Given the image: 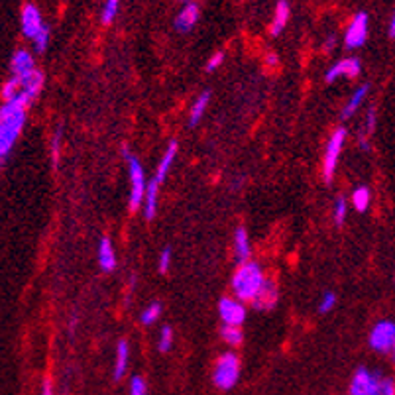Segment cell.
I'll use <instances>...</instances> for the list:
<instances>
[{
    "label": "cell",
    "instance_id": "obj_34",
    "mask_svg": "<svg viewBox=\"0 0 395 395\" xmlns=\"http://www.w3.org/2000/svg\"><path fill=\"white\" fill-rule=\"evenodd\" d=\"M334 305H336V295L333 292H326L322 295L321 303H319V311L329 313L331 309H334Z\"/></svg>",
    "mask_w": 395,
    "mask_h": 395
},
{
    "label": "cell",
    "instance_id": "obj_26",
    "mask_svg": "<svg viewBox=\"0 0 395 395\" xmlns=\"http://www.w3.org/2000/svg\"><path fill=\"white\" fill-rule=\"evenodd\" d=\"M118 8H120V0H104L103 14H101V22H103L104 26H108V24L115 22Z\"/></svg>",
    "mask_w": 395,
    "mask_h": 395
},
{
    "label": "cell",
    "instance_id": "obj_29",
    "mask_svg": "<svg viewBox=\"0 0 395 395\" xmlns=\"http://www.w3.org/2000/svg\"><path fill=\"white\" fill-rule=\"evenodd\" d=\"M171 346H173V331H171V326H164L159 333L157 348H159V352H169Z\"/></svg>",
    "mask_w": 395,
    "mask_h": 395
},
{
    "label": "cell",
    "instance_id": "obj_37",
    "mask_svg": "<svg viewBox=\"0 0 395 395\" xmlns=\"http://www.w3.org/2000/svg\"><path fill=\"white\" fill-rule=\"evenodd\" d=\"M59 146H62V130H57L52 140V157L55 166H57V161H59Z\"/></svg>",
    "mask_w": 395,
    "mask_h": 395
},
{
    "label": "cell",
    "instance_id": "obj_39",
    "mask_svg": "<svg viewBox=\"0 0 395 395\" xmlns=\"http://www.w3.org/2000/svg\"><path fill=\"white\" fill-rule=\"evenodd\" d=\"M387 34H389V38L395 40V10L392 12V18H389V26H387Z\"/></svg>",
    "mask_w": 395,
    "mask_h": 395
},
{
    "label": "cell",
    "instance_id": "obj_14",
    "mask_svg": "<svg viewBox=\"0 0 395 395\" xmlns=\"http://www.w3.org/2000/svg\"><path fill=\"white\" fill-rule=\"evenodd\" d=\"M199 22V6L197 2H189L185 4L181 12L175 16V30L179 34H187L195 28V24Z\"/></svg>",
    "mask_w": 395,
    "mask_h": 395
},
{
    "label": "cell",
    "instance_id": "obj_9",
    "mask_svg": "<svg viewBox=\"0 0 395 395\" xmlns=\"http://www.w3.org/2000/svg\"><path fill=\"white\" fill-rule=\"evenodd\" d=\"M43 20H42V14L38 10V6L36 4H24V8H22V34H24V38H28V40H36L38 38V34L43 30Z\"/></svg>",
    "mask_w": 395,
    "mask_h": 395
},
{
    "label": "cell",
    "instance_id": "obj_35",
    "mask_svg": "<svg viewBox=\"0 0 395 395\" xmlns=\"http://www.w3.org/2000/svg\"><path fill=\"white\" fill-rule=\"evenodd\" d=\"M222 62H224V53H222V52L215 53V55H210V57H208V62H207V65H205V69H207L208 73H213V71H217L220 65H222Z\"/></svg>",
    "mask_w": 395,
    "mask_h": 395
},
{
    "label": "cell",
    "instance_id": "obj_15",
    "mask_svg": "<svg viewBox=\"0 0 395 395\" xmlns=\"http://www.w3.org/2000/svg\"><path fill=\"white\" fill-rule=\"evenodd\" d=\"M232 244H234V256H236V261H238V264H246V261H250L252 248H250L248 230L244 229V227H238V229L234 230V240H232Z\"/></svg>",
    "mask_w": 395,
    "mask_h": 395
},
{
    "label": "cell",
    "instance_id": "obj_20",
    "mask_svg": "<svg viewBox=\"0 0 395 395\" xmlns=\"http://www.w3.org/2000/svg\"><path fill=\"white\" fill-rule=\"evenodd\" d=\"M368 91H370V87L368 85H362L360 89H356V93L350 96V101L348 103L344 104V108H343V118L344 120H348V118H352L356 113H358V108L364 104V101H366V96H368Z\"/></svg>",
    "mask_w": 395,
    "mask_h": 395
},
{
    "label": "cell",
    "instance_id": "obj_36",
    "mask_svg": "<svg viewBox=\"0 0 395 395\" xmlns=\"http://www.w3.org/2000/svg\"><path fill=\"white\" fill-rule=\"evenodd\" d=\"M171 256H173L171 248L161 250V254H159V271H161V273H166V271L169 270V266H171Z\"/></svg>",
    "mask_w": 395,
    "mask_h": 395
},
{
    "label": "cell",
    "instance_id": "obj_6",
    "mask_svg": "<svg viewBox=\"0 0 395 395\" xmlns=\"http://www.w3.org/2000/svg\"><path fill=\"white\" fill-rule=\"evenodd\" d=\"M370 346L375 352L387 354L394 352L395 348V322L380 321L374 324L372 333H370Z\"/></svg>",
    "mask_w": 395,
    "mask_h": 395
},
{
    "label": "cell",
    "instance_id": "obj_23",
    "mask_svg": "<svg viewBox=\"0 0 395 395\" xmlns=\"http://www.w3.org/2000/svg\"><path fill=\"white\" fill-rule=\"evenodd\" d=\"M210 103V93L205 91V93H201L197 96V101L193 104V108H191V115H189V126L193 128V126H197L201 122V118L203 115L207 113V106Z\"/></svg>",
    "mask_w": 395,
    "mask_h": 395
},
{
    "label": "cell",
    "instance_id": "obj_5",
    "mask_svg": "<svg viewBox=\"0 0 395 395\" xmlns=\"http://www.w3.org/2000/svg\"><path fill=\"white\" fill-rule=\"evenodd\" d=\"M344 140H346V130H344V128H336L333 136L329 138L326 146H324L322 175H324V181H326V183L333 181L334 171H336V166H338V157H340V152H343Z\"/></svg>",
    "mask_w": 395,
    "mask_h": 395
},
{
    "label": "cell",
    "instance_id": "obj_27",
    "mask_svg": "<svg viewBox=\"0 0 395 395\" xmlns=\"http://www.w3.org/2000/svg\"><path fill=\"white\" fill-rule=\"evenodd\" d=\"M159 315H161V305L159 303H150L146 309L142 311V315H140V322L142 324H154V322L159 319Z\"/></svg>",
    "mask_w": 395,
    "mask_h": 395
},
{
    "label": "cell",
    "instance_id": "obj_7",
    "mask_svg": "<svg viewBox=\"0 0 395 395\" xmlns=\"http://www.w3.org/2000/svg\"><path fill=\"white\" fill-rule=\"evenodd\" d=\"M368 40V14L366 12H358L354 16L348 28H346V34H344V45L348 50H358L362 48Z\"/></svg>",
    "mask_w": 395,
    "mask_h": 395
},
{
    "label": "cell",
    "instance_id": "obj_22",
    "mask_svg": "<svg viewBox=\"0 0 395 395\" xmlns=\"http://www.w3.org/2000/svg\"><path fill=\"white\" fill-rule=\"evenodd\" d=\"M128 360H130V346L126 340H120L116 346V364H115V380H122L128 370Z\"/></svg>",
    "mask_w": 395,
    "mask_h": 395
},
{
    "label": "cell",
    "instance_id": "obj_33",
    "mask_svg": "<svg viewBox=\"0 0 395 395\" xmlns=\"http://www.w3.org/2000/svg\"><path fill=\"white\" fill-rule=\"evenodd\" d=\"M130 395H148V387L144 378L140 375H134L132 382H130Z\"/></svg>",
    "mask_w": 395,
    "mask_h": 395
},
{
    "label": "cell",
    "instance_id": "obj_18",
    "mask_svg": "<svg viewBox=\"0 0 395 395\" xmlns=\"http://www.w3.org/2000/svg\"><path fill=\"white\" fill-rule=\"evenodd\" d=\"M175 157H177V142H169L166 154H164V157H161V161H159V166H157V169H156V177H154L159 185L166 181L167 173H169V169H171V166H173Z\"/></svg>",
    "mask_w": 395,
    "mask_h": 395
},
{
    "label": "cell",
    "instance_id": "obj_19",
    "mask_svg": "<svg viewBox=\"0 0 395 395\" xmlns=\"http://www.w3.org/2000/svg\"><path fill=\"white\" fill-rule=\"evenodd\" d=\"M287 20H289V2L280 0L278 6H275V14H273V20H271L270 26L271 36H280L283 28L287 26Z\"/></svg>",
    "mask_w": 395,
    "mask_h": 395
},
{
    "label": "cell",
    "instance_id": "obj_11",
    "mask_svg": "<svg viewBox=\"0 0 395 395\" xmlns=\"http://www.w3.org/2000/svg\"><path fill=\"white\" fill-rule=\"evenodd\" d=\"M380 375L360 368L356 374H354L352 382H350V395H370L375 389V385L380 384Z\"/></svg>",
    "mask_w": 395,
    "mask_h": 395
},
{
    "label": "cell",
    "instance_id": "obj_1",
    "mask_svg": "<svg viewBox=\"0 0 395 395\" xmlns=\"http://www.w3.org/2000/svg\"><path fill=\"white\" fill-rule=\"evenodd\" d=\"M30 104V96L20 91L14 99L2 104V108H0V159H2V164L8 159V154L12 152V148L20 136Z\"/></svg>",
    "mask_w": 395,
    "mask_h": 395
},
{
    "label": "cell",
    "instance_id": "obj_21",
    "mask_svg": "<svg viewBox=\"0 0 395 395\" xmlns=\"http://www.w3.org/2000/svg\"><path fill=\"white\" fill-rule=\"evenodd\" d=\"M157 197H159V183L154 179V181L148 183L146 199H144V205H142V207H144V217H146L148 220H152L156 217Z\"/></svg>",
    "mask_w": 395,
    "mask_h": 395
},
{
    "label": "cell",
    "instance_id": "obj_4",
    "mask_svg": "<svg viewBox=\"0 0 395 395\" xmlns=\"http://www.w3.org/2000/svg\"><path fill=\"white\" fill-rule=\"evenodd\" d=\"M240 378V360L234 352H224L215 364L213 382L219 389H232Z\"/></svg>",
    "mask_w": 395,
    "mask_h": 395
},
{
    "label": "cell",
    "instance_id": "obj_38",
    "mask_svg": "<svg viewBox=\"0 0 395 395\" xmlns=\"http://www.w3.org/2000/svg\"><path fill=\"white\" fill-rule=\"evenodd\" d=\"M375 128V108H370L368 110V116H366V132L372 134Z\"/></svg>",
    "mask_w": 395,
    "mask_h": 395
},
{
    "label": "cell",
    "instance_id": "obj_3",
    "mask_svg": "<svg viewBox=\"0 0 395 395\" xmlns=\"http://www.w3.org/2000/svg\"><path fill=\"white\" fill-rule=\"evenodd\" d=\"M122 156L128 161V169H130V210H138L144 205L146 199V175H144V167L140 164V159L136 156H130L128 148H122Z\"/></svg>",
    "mask_w": 395,
    "mask_h": 395
},
{
    "label": "cell",
    "instance_id": "obj_44",
    "mask_svg": "<svg viewBox=\"0 0 395 395\" xmlns=\"http://www.w3.org/2000/svg\"><path fill=\"white\" fill-rule=\"evenodd\" d=\"M179 2H181V4L185 6V4H189V2H193V0H179Z\"/></svg>",
    "mask_w": 395,
    "mask_h": 395
},
{
    "label": "cell",
    "instance_id": "obj_12",
    "mask_svg": "<svg viewBox=\"0 0 395 395\" xmlns=\"http://www.w3.org/2000/svg\"><path fill=\"white\" fill-rule=\"evenodd\" d=\"M278 301H280V287L271 278H268L260 293H258V297L252 301V307L258 309V311H271L278 305Z\"/></svg>",
    "mask_w": 395,
    "mask_h": 395
},
{
    "label": "cell",
    "instance_id": "obj_43",
    "mask_svg": "<svg viewBox=\"0 0 395 395\" xmlns=\"http://www.w3.org/2000/svg\"><path fill=\"white\" fill-rule=\"evenodd\" d=\"M360 146H362V150H364V152H368V150H370V144H368L366 140H362V142H360Z\"/></svg>",
    "mask_w": 395,
    "mask_h": 395
},
{
    "label": "cell",
    "instance_id": "obj_32",
    "mask_svg": "<svg viewBox=\"0 0 395 395\" xmlns=\"http://www.w3.org/2000/svg\"><path fill=\"white\" fill-rule=\"evenodd\" d=\"M346 210H348L346 199H336V203H334V222H336V224H343L344 220H346Z\"/></svg>",
    "mask_w": 395,
    "mask_h": 395
},
{
    "label": "cell",
    "instance_id": "obj_30",
    "mask_svg": "<svg viewBox=\"0 0 395 395\" xmlns=\"http://www.w3.org/2000/svg\"><path fill=\"white\" fill-rule=\"evenodd\" d=\"M48 43H50V26H43V30L34 40V50L38 53H43L48 50Z\"/></svg>",
    "mask_w": 395,
    "mask_h": 395
},
{
    "label": "cell",
    "instance_id": "obj_41",
    "mask_svg": "<svg viewBox=\"0 0 395 395\" xmlns=\"http://www.w3.org/2000/svg\"><path fill=\"white\" fill-rule=\"evenodd\" d=\"M278 57H275V55H273V53H268V57H266V65H268V67H278Z\"/></svg>",
    "mask_w": 395,
    "mask_h": 395
},
{
    "label": "cell",
    "instance_id": "obj_28",
    "mask_svg": "<svg viewBox=\"0 0 395 395\" xmlns=\"http://www.w3.org/2000/svg\"><path fill=\"white\" fill-rule=\"evenodd\" d=\"M22 91V83L18 77H12L6 81V83L2 85V101L6 103V101H10V99H14L16 94L20 93Z\"/></svg>",
    "mask_w": 395,
    "mask_h": 395
},
{
    "label": "cell",
    "instance_id": "obj_24",
    "mask_svg": "<svg viewBox=\"0 0 395 395\" xmlns=\"http://www.w3.org/2000/svg\"><path fill=\"white\" fill-rule=\"evenodd\" d=\"M370 203H372V193L368 187H358L354 189L352 193V207L358 210V213H366L370 208Z\"/></svg>",
    "mask_w": 395,
    "mask_h": 395
},
{
    "label": "cell",
    "instance_id": "obj_31",
    "mask_svg": "<svg viewBox=\"0 0 395 395\" xmlns=\"http://www.w3.org/2000/svg\"><path fill=\"white\" fill-rule=\"evenodd\" d=\"M370 395H395V384L389 378H382L380 384L375 385V389Z\"/></svg>",
    "mask_w": 395,
    "mask_h": 395
},
{
    "label": "cell",
    "instance_id": "obj_2",
    "mask_svg": "<svg viewBox=\"0 0 395 395\" xmlns=\"http://www.w3.org/2000/svg\"><path fill=\"white\" fill-rule=\"evenodd\" d=\"M266 280L268 278L264 275L260 264L246 261V264H240L238 270L234 271L230 287H232V293H234L236 299L244 303H252L258 297V293L264 287Z\"/></svg>",
    "mask_w": 395,
    "mask_h": 395
},
{
    "label": "cell",
    "instance_id": "obj_10",
    "mask_svg": "<svg viewBox=\"0 0 395 395\" xmlns=\"http://www.w3.org/2000/svg\"><path fill=\"white\" fill-rule=\"evenodd\" d=\"M362 71V63L360 59H356V57H346L343 62H336L324 73V81L326 83H334L338 77H348V79H354V77H358Z\"/></svg>",
    "mask_w": 395,
    "mask_h": 395
},
{
    "label": "cell",
    "instance_id": "obj_45",
    "mask_svg": "<svg viewBox=\"0 0 395 395\" xmlns=\"http://www.w3.org/2000/svg\"><path fill=\"white\" fill-rule=\"evenodd\" d=\"M392 356H394V362H395V348H394V352H392Z\"/></svg>",
    "mask_w": 395,
    "mask_h": 395
},
{
    "label": "cell",
    "instance_id": "obj_13",
    "mask_svg": "<svg viewBox=\"0 0 395 395\" xmlns=\"http://www.w3.org/2000/svg\"><path fill=\"white\" fill-rule=\"evenodd\" d=\"M10 71L12 77H18V79H24L26 75L36 71V63H34V57L28 50H16L12 53Z\"/></svg>",
    "mask_w": 395,
    "mask_h": 395
},
{
    "label": "cell",
    "instance_id": "obj_25",
    "mask_svg": "<svg viewBox=\"0 0 395 395\" xmlns=\"http://www.w3.org/2000/svg\"><path fill=\"white\" fill-rule=\"evenodd\" d=\"M220 338L227 344H230V346H238V344H242L244 333H242V329L236 326V324H222V329H220Z\"/></svg>",
    "mask_w": 395,
    "mask_h": 395
},
{
    "label": "cell",
    "instance_id": "obj_17",
    "mask_svg": "<svg viewBox=\"0 0 395 395\" xmlns=\"http://www.w3.org/2000/svg\"><path fill=\"white\" fill-rule=\"evenodd\" d=\"M20 83L22 91L34 101L38 94L42 93L43 85H45V75H43V71H40V69H36V71H31L30 75H26L24 79H20Z\"/></svg>",
    "mask_w": 395,
    "mask_h": 395
},
{
    "label": "cell",
    "instance_id": "obj_16",
    "mask_svg": "<svg viewBox=\"0 0 395 395\" xmlns=\"http://www.w3.org/2000/svg\"><path fill=\"white\" fill-rule=\"evenodd\" d=\"M99 264H101V270L110 273V271L116 270V252L113 242L108 236L101 238V244H99Z\"/></svg>",
    "mask_w": 395,
    "mask_h": 395
},
{
    "label": "cell",
    "instance_id": "obj_8",
    "mask_svg": "<svg viewBox=\"0 0 395 395\" xmlns=\"http://www.w3.org/2000/svg\"><path fill=\"white\" fill-rule=\"evenodd\" d=\"M219 317L224 324L240 326L246 321V305L236 297H222L219 301Z\"/></svg>",
    "mask_w": 395,
    "mask_h": 395
},
{
    "label": "cell",
    "instance_id": "obj_40",
    "mask_svg": "<svg viewBox=\"0 0 395 395\" xmlns=\"http://www.w3.org/2000/svg\"><path fill=\"white\" fill-rule=\"evenodd\" d=\"M42 395H53V389H52V382L45 378L43 380V389H42Z\"/></svg>",
    "mask_w": 395,
    "mask_h": 395
},
{
    "label": "cell",
    "instance_id": "obj_42",
    "mask_svg": "<svg viewBox=\"0 0 395 395\" xmlns=\"http://www.w3.org/2000/svg\"><path fill=\"white\" fill-rule=\"evenodd\" d=\"M333 48H334V38H333V36H331V38L326 40V43H324V50H329V52H331Z\"/></svg>",
    "mask_w": 395,
    "mask_h": 395
}]
</instances>
